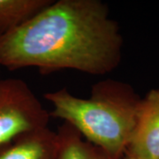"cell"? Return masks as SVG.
Instances as JSON below:
<instances>
[{"label":"cell","mask_w":159,"mask_h":159,"mask_svg":"<svg viewBox=\"0 0 159 159\" xmlns=\"http://www.w3.org/2000/svg\"><path fill=\"white\" fill-rule=\"evenodd\" d=\"M123 37L100 0H57L0 35V66L103 75L119 66Z\"/></svg>","instance_id":"obj_1"},{"label":"cell","mask_w":159,"mask_h":159,"mask_svg":"<svg viewBox=\"0 0 159 159\" xmlns=\"http://www.w3.org/2000/svg\"><path fill=\"white\" fill-rule=\"evenodd\" d=\"M43 97L53 107L50 115L73 125L111 159L124 158L142 101L132 86L106 79L94 84L88 99L74 96L66 89Z\"/></svg>","instance_id":"obj_2"},{"label":"cell","mask_w":159,"mask_h":159,"mask_svg":"<svg viewBox=\"0 0 159 159\" xmlns=\"http://www.w3.org/2000/svg\"><path fill=\"white\" fill-rule=\"evenodd\" d=\"M51 115L23 80H0V147L31 131L48 127Z\"/></svg>","instance_id":"obj_3"},{"label":"cell","mask_w":159,"mask_h":159,"mask_svg":"<svg viewBox=\"0 0 159 159\" xmlns=\"http://www.w3.org/2000/svg\"><path fill=\"white\" fill-rule=\"evenodd\" d=\"M125 156L159 159V89H151L142 98L136 126Z\"/></svg>","instance_id":"obj_4"},{"label":"cell","mask_w":159,"mask_h":159,"mask_svg":"<svg viewBox=\"0 0 159 159\" xmlns=\"http://www.w3.org/2000/svg\"><path fill=\"white\" fill-rule=\"evenodd\" d=\"M59 140L49 127L31 131L0 147V159H57Z\"/></svg>","instance_id":"obj_5"},{"label":"cell","mask_w":159,"mask_h":159,"mask_svg":"<svg viewBox=\"0 0 159 159\" xmlns=\"http://www.w3.org/2000/svg\"><path fill=\"white\" fill-rule=\"evenodd\" d=\"M57 133L59 140L57 159H111L102 148L84 140L79 132L66 122Z\"/></svg>","instance_id":"obj_6"},{"label":"cell","mask_w":159,"mask_h":159,"mask_svg":"<svg viewBox=\"0 0 159 159\" xmlns=\"http://www.w3.org/2000/svg\"><path fill=\"white\" fill-rule=\"evenodd\" d=\"M52 0H0V35L11 31Z\"/></svg>","instance_id":"obj_7"},{"label":"cell","mask_w":159,"mask_h":159,"mask_svg":"<svg viewBox=\"0 0 159 159\" xmlns=\"http://www.w3.org/2000/svg\"><path fill=\"white\" fill-rule=\"evenodd\" d=\"M123 159H135V158H133V157H128V156H125L124 157V158Z\"/></svg>","instance_id":"obj_8"}]
</instances>
